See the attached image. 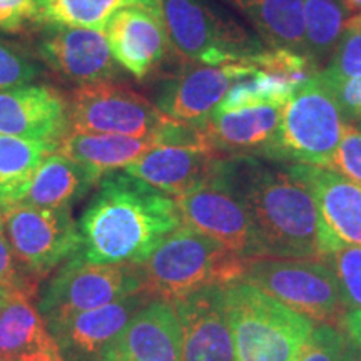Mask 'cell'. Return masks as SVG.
<instances>
[{"instance_id": "32", "label": "cell", "mask_w": 361, "mask_h": 361, "mask_svg": "<svg viewBox=\"0 0 361 361\" xmlns=\"http://www.w3.org/2000/svg\"><path fill=\"white\" fill-rule=\"evenodd\" d=\"M348 341L343 329L319 324L313 328L295 361H343Z\"/></svg>"}, {"instance_id": "15", "label": "cell", "mask_w": 361, "mask_h": 361, "mask_svg": "<svg viewBox=\"0 0 361 361\" xmlns=\"http://www.w3.org/2000/svg\"><path fill=\"white\" fill-rule=\"evenodd\" d=\"M39 56L59 75L80 87L112 82L119 72L104 32L84 27H47L39 42Z\"/></svg>"}, {"instance_id": "42", "label": "cell", "mask_w": 361, "mask_h": 361, "mask_svg": "<svg viewBox=\"0 0 361 361\" xmlns=\"http://www.w3.org/2000/svg\"><path fill=\"white\" fill-rule=\"evenodd\" d=\"M0 361H13V360H4V358H0Z\"/></svg>"}, {"instance_id": "7", "label": "cell", "mask_w": 361, "mask_h": 361, "mask_svg": "<svg viewBox=\"0 0 361 361\" xmlns=\"http://www.w3.org/2000/svg\"><path fill=\"white\" fill-rule=\"evenodd\" d=\"M243 281L311 322L340 326L348 313L340 281L326 259H252Z\"/></svg>"}, {"instance_id": "36", "label": "cell", "mask_w": 361, "mask_h": 361, "mask_svg": "<svg viewBox=\"0 0 361 361\" xmlns=\"http://www.w3.org/2000/svg\"><path fill=\"white\" fill-rule=\"evenodd\" d=\"M326 84L335 94L345 121H348V124H358L361 121V78Z\"/></svg>"}, {"instance_id": "9", "label": "cell", "mask_w": 361, "mask_h": 361, "mask_svg": "<svg viewBox=\"0 0 361 361\" xmlns=\"http://www.w3.org/2000/svg\"><path fill=\"white\" fill-rule=\"evenodd\" d=\"M0 216L17 258L39 281L80 252L82 239L71 209L16 204Z\"/></svg>"}, {"instance_id": "17", "label": "cell", "mask_w": 361, "mask_h": 361, "mask_svg": "<svg viewBox=\"0 0 361 361\" xmlns=\"http://www.w3.org/2000/svg\"><path fill=\"white\" fill-rule=\"evenodd\" d=\"M224 290L206 288L174 303L183 329L180 361H236Z\"/></svg>"}, {"instance_id": "22", "label": "cell", "mask_w": 361, "mask_h": 361, "mask_svg": "<svg viewBox=\"0 0 361 361\" xmlns=\"http://www.w3.org/2000/svg\"><path fill=\"white\" fill-rule=\"evenodd\" d=\"M159 133L151 135L84 134L69 130L57 144V152L96 171L102 178L126 169L152 147L159 146Z\"/></svg>"}, {"instance_id": "33", "label": "cell", "mask_w": 361, "mask_h": 361, "mask_svg": "<svg viewBox=\"0 0 361 361\" xmlns=\"http://www.w3.org/2000/svg\"><path fill=\"white\" fill-rule=\"evenodd\" d=\"M37 74V66L29 57L0 40V90L30 84Z\"/></svg>"}, {"instance_id": "20", "label": "cell", "mask_w": 361, "mask_h": 361, "mask_svg": "<svg viewBox=\"0 0 361 361\" xmlns=\"http://www.w3.org/2000/svg\"><path fill=\"white\" fill-rule=\"evenodd\" d=\"M183 329L176 305L152 300L130 319L106 361H180Z\"/></svg>"}, {"instance_id": "1", "label": "cell", "mask_w": 361, "mask_h": 361, "mask_svg": "<svg viewBox=\"0 0 361 361\" xmlns=\"http://www.w3.org/2000/svg\"><path fill=\"white\" fill-rule=\"evenodd\" d=\"M78 224L80 256L99 264L142 263L183 226L173 196L124 169L99 180Z\"/></svg>"}, {"instance_id": "31", "label": "cell", "mask_w": 361, "mask_h": 361, "mask_svg": "<svg viewBox=\"0 0 361 361\" xmlns=\"http://www.w3.org/2000/svg\"><path fill=\"white\" fill-rule=\"evenodd\" d=\"M324 259L335 269L346 306L361 310V246H343Z\"/></svg>"}, {"instance_id": "6", "label": "cell", "mask_w": 361, "mask_h": 361, "mask_svg": "<svg viewBox=\"0 0 361 361\" xmlns=\"http://www.w3.org/2000/svg\"><path fill=\"white\" fill-rule=\"evenodd\" d=\"M161 16L171 47L183 62L221 66L264 51L258 39L207 0H161Z\"/></svg>"}, {"instance_id": "24", "label": "cell", "mask_w": 361, "mask_h": 361, "mask_svg": "<svg viewBox=\"0 0 361 361\" xmlns=\"http://www.w3.org/2000/svg\"><path fill=\"white\" fill-rule=\"evenodd\" d=\"M269 49L306 52L305 0H234Z\"/></svg>"}, {"instance_id": "4", "label": "cell", "mask_w": 361, "mask_h": 361, "mask_svg": "<svg viewBox=\"0 0 361 361\" xmlns=\"http://www.w3.org/2000/svg\"><path fill=\"white\" fill-rule=\"evenodd\" d=\"M236 361H295L314 324L250 283L226 288Z\"/></svg>"}, {"instance_id": "14", "label": "cell", "mask_w": 361, "mask_h": 361, "mask_svg": "<svg viewBox=\"0 0 361 361\" xmlns=\"http://www.w3.org/2000/svg\"><path fill=\"white\" fill-rule=\"evenodd\" d=\"M224 157L206 134L197 141L159 144L124 171L176 197L213 179Z\"/></svg>"}, {"instance_id": "35", "label": "cell", "mask_w": 361, "mask_h": 361, "mask_svg": "<svg viewBox=\"0 0 361 361\" xmlns=\"http://www.w3.org/2000/svg\"><path fill=\"white\" fill-rule=\"evenodd\" d=\"M29 24H39L35 0H0V30L17 34Z\"/></svg>"}, {"instance_id": "28", "label": "cell", "mask_w": 361, "mask_h": 361, "mask_svg": "<svg viewBox=\"0 0 361 361\" xmlns=\"http://www.w3.org/2000/svg\"><path fill=\"white\" fill-rule=\"evenodd\" d=\"M345 24V8L338 0H305L306 52L318 69L335 52Z\"/></svg>"}, {"instance_id": "19", "label": "cell", "mask_w": 361, "mask_h": 361, "mask_svg": "<svg viewBox=\"0 0 361 361\" xmlns=\"http://www.w3.org/2000/svg\"><path fill=\"white\" fill-rule=\"evenodd\" d=\"M314 197L329 236L343 246H361V186L323 166L298 164L288 169Z\"/></svg>"}, {"instance_id": "27", "label": "cell", "mask_w": 361, "mask_h": 361, "mask_svg": "<svg viewBox=\"0 0 361 361\" xmlns=\"http://www.w3.org/2000/svg\"><path fill=\"white\" fill-rule=\"evenodd\" d=\"M135 6L161 11V0H35L39 24L84 27L97 32H106L121 8Z\"/></svg>"}, {"instance_id": "5", "label": "cell", "mask_w": 361, "mask_h": 361, "mask_svg": "<svg viewBox=\"0 0 361 361\" xmlns=\"http://www.w3.org/2000/svg\"><path fill=\"white\" fill-rule=\"evenodd\" d=\"M346 124L335 94L318 72L284 104L278 133L264 157L329 168Z\"/></svg>"}, {"instance_id": "38", "label": "cell", "mask_w": 361, "mask_h": 361, "mask_svg": "<svg viewBox=\"0 0 361 361\" xmlns=\"http://www.w3.org/2000/svg\"><path fill=\"white\" fill-rule=\"evenodd\" d=\"M19 361H66L62 355L59 353L57 345L47 346V348L35 350L32 353H27L19 358Z\"/></svg>"}, {"instance_id": "21", "label": "cell", "mask_w": 361, "mask_h": 361, "mask_svg": "<svg viewBox=\"0 0 361 361\" xmlns=\"http://www.w3.org/2000/svg\"><path fill=\"white\" fill-rule=\"evenodd\" d=\"M281 104H261L238 111L211 114L206 134L224 156H264L278 133L283 116Z\"/></svg>"}, {"instance_id": "13", "label": "cell", "mask_w": 361, "mask_h": 361, "mask_svg": "<svg viewBox=\"0 0 361 361\" xmlns=\"http://www.w3.org/2000/svg\"><path fill=\"white\" fill-rule=\"evenodd\" d=\"M151 301L147 293H135L101 308L47 323V328L66 361H106L130 319Z\"/></svg>"}, {"instance_id": "8", "label": "cell", "mask_w": 361, "mask_h": 361, "mask_svg": "<svg viewBox=\"0 0 361 361\" xmlns=\"http://www.w3.org/2000/svg\"><path fill=\"white\" fill-rule=\"evenodd\" d=\"M141 291L142 278L135 263H90L79 252L56 269L37 306L45 323H52Z\"/></svg>"}, {"instance_id": "40", "label": "cell", "mask_w": 361, "mask_h": 361, "mask_svg": "<svg viewBox=\"0 0 361 361\" xmlns=\"http://www.w3.org/2000/svg\"><path fill=\"white\" fill-rule=\"evenodd\" d=\"M351 25H361V13H356V16H353L351 19L346 20L345 27H351Z\"/></svg>"}, {"instance_id": "34", "label": "cell", "mask_w": 361, "mask_h": 361, "mask_svg": "<svg viewBox=\"0 0 361 361\" xmlns=\"http://www.w3.org/2000/svg\"><path fill=\"white\" fill-rule=\"evenodd\" d=\"M329 169L338 171L361 186V128L358 126H345V133Z\"/></svg>"}, {"instance_id": "43", "label": "cell", "mask_w": 361, "mask_h": 361, "mask_svg": "<svg viewBox=\"0 0 361 361\" xmlns=\"http://www.w3.org/2000/svg\"><path fill=\"white\" fill-rule=\"evenodd\" d=\"M355 126H358V128H361V121H360V123H358V124H355Z\"/></svg>"}, {"instance_id": "16", "label": "cell", "mask_w": 361, "mask_h": 361, "mask_svg": "<svg viewBox=\"0 0 361 361\" xmlns=\"http://www.w3.org/2000/svg\"><path fill=\"white\" fill-rule=\"evenodd\" d=\"M69 133L67 101L51 85L0 90V134L59 144Z\"/></svg>"}, {"instance_id": "12", "label": "cell", "mask_w": 361, "mask_h": 361, "mask_svg": "<svg viewBox=\"0 0 361 361\" xmlns=\"http://www.w3.org/2000/svg\"><path fill=\"white\" fill-rule=\"evenodd\" d=\"M255 69L251 59L221 66L184 62L161 87L156 107L169 119L204 129L234 80Z\"/></svg>"}, {"instance_id": "18", "label": "cell", "mask_w": 361, "mask_h": 361, "mask_svg": "<svg viewBox=\"0 0 361 361\" xmlns=\"http://www.w3.org/2000/svg\"><path fill=\"white\" fill-rule=\"evenodd\" d=\"M112 56L135 79H146L169 52V37L161 11L126 7L116 12L104 32Z\"/></svg>"}, {"instance_id": "3", "label": "cell", "mask_w": 361, "mask_h": 361, "mask_svg": "<svg viewBox=\"0 0 361 361\" xmlns=\"http://www.w3.org/2000/svg\"><path fill=\"white\" fill-rule=\"evenodd\" d=\"M251 261L216 239L180 226L147 259L137 263V268L142 290L151 300L176 303L206 288H229L241 283Z\"/></svg>"}, {"instance_id": "29", "label": "cell", "mask_w": 361, "mask_h": 361, "mask_svg": "<svg viewBox=\"0 0 361 361\" xmlns=\"http://www.w3.org/2000/svg\"><path fill=\"white\" fill-rule=\"evenodd\" d=\"M319 74L326 82L361 78V25L345 27L326 69Z\"/></svg>"}, {"instance_id": "10", "label": "cell", "mask_w": 361, "mask_h": 361, "mask_svg": "<svg viewBox=\"0 0 361 361\" xmlns=\"http://www.w3.org/2000/svg\"><path fill=\"white\" fill-rule=\"evenodd\" d=\"M180 223L216 239L229 251L256 259L255 233L241 194L228 174V157L213 179L186 194L174 197Z\"/></svg>"}, {"instance_id": "25", "label": "cell", "mask_w": 361, "mask_h": 361, "mask_svg": "<svg viewBox=\"0 0 361 361\" xmlns=\"http://www.w3.org/2000/svg\"><path fill=\"white\" fill-rule=\"evenodd\" d=\"M56 345L35 298L8 293L0 306V358L19 361L35 350Z\"/></svg>"}, {"instance_id": "30", "label": "cell", "mask_w": 361, "mask_h": 361, "mask_svg": "<svg viewBox=\"0 0 361 361\" xmlns=\"http://www.w3.org/2000/svg\"><path fill=\"white\" fill-rule=\"evenodd\" d=\"M39 279L27 271L12 250L0 216V286L8 293H20L39 300Z\"/></svg>"}, {"instance_id": "26", "label": "cell", "mask_w": 361, "mask_h": 361, "mask_svg": "<svg viewBox=\"0 0 361 361\" xmlns=\"http://www.w3.org/2000/svg\"><path fill=\"white\" fill-rule=\"evenodd\" d=\"M57 144L0 134V213L20 204L45 157Z\"/></svg>"}, {"instance_id": "2", "label": "cell", "mask_w": 361, "mask_h": 361, "mask_svg": "<svg viewBox=\"0 0 361 361\" xmlns=\"http://www.w3.org/2000/svg\"><path fill=\"white\" fill-rule=\"evenodd\" d=\"M228 174L250 213L256 259H322L338 250L314 197L290 171L233 156Z\"/></svg>"}, {"instance_id": "11", "label": "cell", "mask_w": 361, "mask_h": 361, "mask_svg": "<svg viewBox=\"0 0 361 361\" xmlns=\"http://www.w3.org/2000/svg\"><path fill=\"white\" fill-rule=\"evenodd\" d=\"M67 111L69 130L84 134L151 135L169 121L146 97L114 80L79 87Z\"/></svg>"}, {"instance_id": "37", "label": "cell", "mask_w": 361, "mask_h": 361, "mask_svg": "<svg viewBox=\"0 0 361 361\" xmlns=\"http://www.w3.org/2000/svg\"><path fill=\"white\" fill-rule=\"evenodd\" d=\"M340 328L345 331L350 341L361 346V310L348 311L345 318H343Z\"/></svg>"}, {"instance_id": "23", "label": "cell", "mask_w": 361, "mask_h": 361, "mask_svg": "<svg viewBox=\"0 0 361 361\" xmlns=\"http://www.w3.org/2000/svg\"><path fill=\"white\" fill-rule=\"evenodd\" d=\"M101 174L54 151L45 157L20 204L45 209H72L97 186Z\"/></svg>"}, {"instance_id": "39", "label": "cell", "mask_w": 361, "mask_h": 361, "mask_svg": "<svg viewBox=\"0 0 361 361\" xmlns=\"http://www.w3.org/2000/svg\"><path fill=\"white\" fill-rule=\"evenodd\" d=\"M343 361H361V346L355 345L353 341H348V346H346V353Z\"/></svg>"}, {"instance_id": "41", "label": "cell", "mask_w": 361, "mask_h": 361, "mask_svg": "<svg viewBox=\"0 0 361 361\" xmlns=\"http://www.w3.org/2000/svg\"><path fill=\"white\" fill-rule=\"evenodd\" d=\"M7 296H8V291H6V290H4L2 286H0V306H2L4 303H6Z\"/></svg>"}]
</instances>
